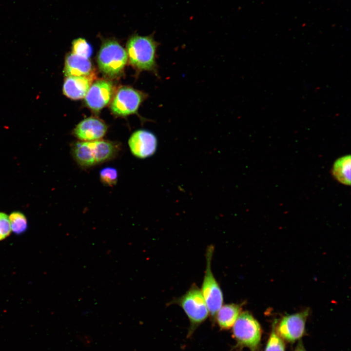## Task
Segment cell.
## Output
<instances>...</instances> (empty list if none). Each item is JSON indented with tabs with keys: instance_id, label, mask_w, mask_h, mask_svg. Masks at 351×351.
I'll list each match as a JSON object with an SVG mask.
<instances>
[{
	"instance_id": "obj_1",
	"label": "cell",
	"mask_w": 351,
	"mask_h": 351,
	"mask_svg": "<svg viewBox=\"0 0 351 351\" xmlns=\"http://www.w3.org/2000/svg\"><path fill=\"white\" fill-rule=\"evenodd\" d=\"M158 45L153 35L132 36L126 47L130 62L138 69L156 73V53Z\"/></svg>"
},
{
	"instance_id": "obj_2",
	"label": "cell",
	"mask_w": 351,
	"mask_h": 351,
	"mask_svg": "<svg viewBox=\"0 0 351 351\" xmlns=\"http://www.w3.org/2000/svg\"><path fill=\"white\" fill-rule=\"evenodd\" d=\"M169 304L179 306L188 316L190 323L188 337L192 335L196 329L206 320L209 315L201 290L195 284H192L184 294L173 299Z\"/></svg>"
},
{
	"instance_id": "obj_3",
	"label": "cell",
	"mask_w": 351,
	"mask_h": 351,
	"mask_svg": "<svg viewBox=\"0 0 351 351\" xmlns=\"http://www.w3.org/2000/svg\"><path fill=\"white\" fill-rule=\"evenodd\" d=\"M236 348L246 347L250 351H259L261 336L259 324L248 312L240 313L233 326Z\"/></svg>"
},
{
	"instance_id": "obj_4",
	"label": "cell",
	"mask_w": 351,
	"mask_h": 351,
	"mask_svg": "<svg viewBox=\"0 0 351 351\" xmlns=\"http://www.w3.org/2000/svg\"><path fill=\"white\" fill-rule=\"evenodd\" d=\"M214 251L212 245L207 247L206 253V266L201 290L205 301L209 315L214 319L215 315L223 303V295L220 286L214 277L211 268Z\"/></svg>"
},
{
	"instance_id": "obj_5",
	"label": "cell",
	"mask_w": 351,
	"mask_h": 351,
	"mask_svg": "<svg viewBox=\"0 0 351 351\" xmlns=\"http://www.w3.org/2000/svg\"><path fill=\"white\" fill-rule=\"evenodd\" d=\"M128 59L126 51L115 40H107L102 44L98 57V67L109 76L119 74Z\"/></svg>"
},
{
	"instance_id": "obj_6",
	"label": "cell",
	"mask_w": 351,
	"mask_h": 351,
	"mask_svg": "<svg viewBox=\"0 0 351 351\" xmlns=\"http://www.w3.org/2000/svg\"><path fill=\"white\" fill-rule=\"evenodd\" d=\"M145 98V95L131 87L120 88L117 92L111 104L114 114L125 116L134 114L137 110L140 103Z\"/></svg>"
},
{
	"instance_id": "obj_7",
	"label": "cell",
	"mask_w": 351,
	"mask_h": 351,
	"mask_svg": "<svg viewBox=\"0 0 351 351\" xmlns=\"http://www.w3.org/2000/svg\"><path fill=\"white\" fill-rule=\"evenodd\" d=\"M128 145L134 156L144 159L155 154L158 141L156 136L152 132L146 130H138L130 136Z\"/></svg>"
},
{
	"instance_id": "obj_8",
	"label": "cell",
	"mask_w": 351,
	"mask_h": 351,
	"mask_svg": "<svg viewBox=\"0 0 351 351\" xmlns=\"http://www.w3.org/2000/svg\"><path fill=\"white\" fill-rule=\"evenodd\" d=\"M309 310L283 317L277 326L278 335L289 342L300 339L305 332V323Z\"/></svg>"
},
{
	"instance_id": "obj_9",
	"label": "cell",
	"mask_w": 351,
	"mask_h": 351,
	"mask_svg": "<svg viewBox=\"0 0 351 351\" xmlns=\"http://www.w3.org/2000/svg\"><path fill=\"white\" fill-rule=\"evenodd\" d=\"M113 92V86L110 81L98 80L89 88L85 96L86 103L92 110L98 111L108 104Z\"/></svg>"
},
{
	"instance_id": "obj_10",
	"label": "cell",
	"mask_w": 351,
	"mask_h": 351,
	"mask_svg": "<svg viewBox=\"0 0 351 351\" xmlns=\"http://www.w3.org/2000/svg\"><path fill=\"white\" fill-rule=\"evenodd\" d=\"M107 126L100 119L90 117L80 122L73 131L74 135L83 141H92L101 139L106 134Z\"/></svg>"
},
{
	"instance_id": "obj_11",
	"label": "cell",
	"mask_w": 351,
	"mask_h": 351,
	"mask_svg": "<svg viewBox=\"0 0 351 351\" xmlns=\"http://www.w3.org/2000/svg\"><path fill=\"white\" fill-rule=\"evenodd\" d=\"M94 79L93 73L85 76L67 77L63 85V93L73 99L85 97Z\"/></svg>"
},
{
	"instance_id": "obj_12",
	"label": "cell",
	"mask_w": 351,
	"mask_h": 351,
	"mask_svg": "<svg viewBox=\"0 0 351 351\" xmlns=\"http://www.w3.org/2000/svg\"><path fill=\"white\" fill-rule=\"evenodd\" d=\"M91 153L96 165L115 158L120 150V145L116 142L99 139L89 141Z\"/></svg>"
},
{
	"instance_id": "obj_13",
	"label": "cell",
	"mask_w": 351,
	"mask_h": 351,
	"mask_svg": "<svg viewBox=\"0 0 351 351\" xmlns=\"http://www.w3.org/2000/svg\"><path fill=\"white\" fill-rule=\"evenodd\" d=\"M92 66L88 58L71 53L65 59L64 73L66 77L85 76L92 73Z\"/></svg>"
},
{
	"instance_id": "obj_14",
	"label": "cell",
	"mask_w": 351,
	"mask_h": 351,
	"mask_svg": "<svg viewBox=\"0 0 351 351\" xmlns=\"http://www.w3.org/2000/svg\"><path fill=\"white\" fill-rule=\"evenodd\" d=\"M241 306L237 304L222 305L217 312L214 320L222 330L231 328L241 313Z\"/></svg>"
},
{
	"instance_id": "obj_15",
	"label": "cell",
	"mask_w": 351,
	"mask_h": 351,
	"mask_svg": "<svg viewBox=\"0 0 351 351\" xmlns=\"http://www.w3.org/2000/svg\"><path fill=\"white\" fill-rule=\"evenodd\" d=\"M74 160L81 168H88L96 165L92 156L89 141H78L71 145Z\"/></svg>"
},
{
	"instance_id": "obj_16",
	"label": "cell",
	"mask_w": 351,
	"mask_h": 351,
	"mask_svg": "<svg viewBox=\"0 0 351 351\" xmlns=\"http://www.w3.org/2000/svg\"><path fill=\"white\" fill-rule=\"evenodd\" d=\"M350 155H346L337 159L334 163L332 170V175L340 183L345 185L351 184Z\"/></svg>"
},
{
	"instance_id": "obj_17",
	"label": "cell",
	"mask_w": 351,
	"mask_h": 351,
	"mask_svg": "<svg viewBox=\"0 0 351 351\" xmlns=\"http://www.w3.org/2000/svg\"><path fill=\"white\" fill-rule=\"evenodd\" d=\"M11 231L16 234L23 233L27 229V222L25 215L20 212H15L9 216Z\"/></svg>"
},
{
	"instance_id": "obj_18",
	"label": "cell",
	"mask_w": 351,
	"mask_h": 351,
	"mask_svg": "<svg viewBox=\"0 0 351 351\" xmlns=\"http://www.w3.org/2000/svg\"><path fill=\"white\" fill-rule=\"evenodd\" d=\"M72 51L73 54L88 58L92 55V48L84 39L78 38L72 42Z\"/></svg>"
},
{
	"instance_id": "obj_19",
	"label": "cell",
	"mask_w": 351,
	"mask_h": 351,
	"mask_svg": "<svg viewBox=\"0 0 351 351\" xmlns=\"http://www.w3.org/2000/svg\"><path fill=\"white\" fill-rule=\"evenodd\" d=\"M99 177L103 184L112 187L117 182L118 172L114 167H106L100 171Z\"/></svg>"
},
{
	"instance_id": "obj_20",
	"label": "cell",
	"mask_w": 351,
	"mask_h": 351,
	"mask_svg": "<svg viewBox=\"0 0 351 351\" xmlns=\"http://www.w3.org/2000/svg\"><path fill=\"white\" fill-rule=\"evenodd\" d=\"M275 327L274 323L265 351H285L284 343L275 332Z\"/></svg>"
},
{
	"instance_id": "obj_21",
	"label": "cell",
	"mask_w": 351,
	"mask_h": 351,
	"mask_svg": "<svg viewBox=\"0 0 351 351\" xmlns=\"http://www.w3.org/2000/svg\"><path fill=\"white\" fill-rule=\"evenodd\" d=\"M11 231L9 216L0 213V241L7 237Z\"/></svg>"
},
{
	"instance_id": "obj_22",
	"label": "cell",
	"mask_w": 351,
	"mask_h": 351,
	"mask_svg": "<svg viewBox=\"0 0 351 351\" xmlns=\"http://www.w3.org/2000/svg\"><path fill=\"white\" fill-rule=\"evenodd\" d=\"M294 351H306L301 341L298 342Z\"/></svg>"
}]
</instances>
